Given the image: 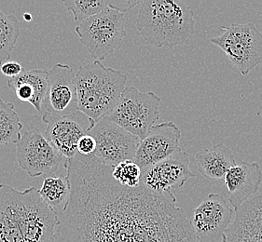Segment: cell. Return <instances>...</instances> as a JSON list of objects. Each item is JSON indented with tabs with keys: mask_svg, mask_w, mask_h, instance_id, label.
I'll use <instances>...</instances> for the list:
<instances>
[{
	"mask_svg": "<svg viewBox=\"0 0 262 242\" xmlns=\"http://www.w3.org/2000/svg\"><path fill=\"white\" fill-rule=\"evenodd\" d=\"M70 185L55 242H197L171 193L122 186L95 155L64 162Z\"/></svg>",
	"mask_w": 262,
	"mask_h": 242,
	"instance_id": "1",
	"label": "cell"
},
{
	"mask_svg": "<svg viewBox=\"0 0 262 242\" xmlns=\"http://www.w3.org/2000/svg\"><path fill=\"white\" fill-rule=\"evenodd\" d=\"M139 6L137 30L149 45L172 50L192 38L195 19L190 6L172 0H147Z\"/></svg>",
	"mask_w": 262,
	"mask_h": 242,
	"instance_id": "2",
	"label": "cell"
},
{
	"mask_svg": "<svg viewBox=\"0 0 262 242\" xmlns=\"http://www.w3.org/2000/svg\"><path fill=\"white\" fill-rule=\"evenodd\" d=\"M126 82L125 74L98 61L80 65L75 75L78 111L95 125L115 108Z\"/></svg>",
	"mask_w": 262,
	"mask_h": 242,
	"instance_id": "3",
	"label": "cell"
},
{
	"mask_svg": "<svg viewBox=\"0 0 262 242\" xmlns=\"http://www.w3.org/2000/svg\"><path fill=\"white\" fill-rule=\"evenodd\" d=\"M124 14L113 8L110 1L104 11L79 22L75 28L79 41L95 61H104L121 49L126 37Z\"/></svg>",
	"mask_w": 262,
	"mask_h": 242,
	"instance_id": "4",
	"label": "cell"
},
{
	"mask_svg": "<svg viewBox=\"0 0 262 242\" xmlns=\"http://www.w3.org/2000/svg\"><path fill=\"white\" fill-rule=\"evenodd\" d=\"M160 105L161 98L156 93L127 87L115 108L105 118L141 141L160 118Z\"/></svg>",
	"mask_w": 262,
	"mask_h": 242,
	"instance_id": "5",
	"label": "cell"
},
{
	"mask_svg": "<svg viewBox=\"0 0 262 242\" xmlns=\"http://www.w3.org/2000/svg\"><path fill=\"white\" fill-rule=\"evenodd\" d=\"M210 41L221 47L242 76L246 77L262 63V33L255 23H231Z\"/></svg>",
	"mask_w": 262,
	"mask_h": 242,
	"instance_id": "6",
	"label": "cell"
},
{
	"mask_svg": "<svg viewBox=\"0 0 262 242\" xmlns=\"http://www.w3.org/2000/svg\"><path fill=\"white\" fill-rule=\"evenodd\" d=\"M16 212L25 242H55L58 216L32 186L14 190Z\"/></svg>",
	"mask_w": 262,
	"mask_h": 242,
	"instance_id": "7",
	"label": "cell"
},
{
	"mask_svg": "<svg viewBox=\"0 0 262 242\" xmlns=\"http://www.w3.org/2000/svg\"><path fill=\"white\" fill-rule=\"evenodd\" d=\"M235 216L228 200L211 193L194 210L190 220L197 242H228L226 232Z\"/></svg>",
	"mask_w": 262,
	"mask_h": 242,
	"instance_id": "8",
	"label": "cell"
},
{
	"mask_svg": "<svg viewBox=\"0 0 262 242\" xmlns=\"http://www.w3.org/2000/svg\"><path fill=\"white\" fill-rule=\"evenodd\" d=\"M88 133L96 142L94 155L105 166L113 168L121 162L135 159L140 139L107 118L98 121Z\"/></svg>",
	"mask_w": 262,
	"mask_h": 242,
	"instance_id": "9",
	"label": "cell"
},
{
	"mask_svg": "<svg viewBox=\"0 0 262 242\" xmlns=\"http://www.w3.org/2000/svg\"><path fill=\"white\" fill-rule=\"evenodd\" d=\"M16 158L19 167L35 178L53 174L64 158L41 132L32 130L16 142Z\"/></svg>",
	"mask_w": 262,
	"mask_h": 242,
	"instance_id": "10",
	"label": "cell"
},
{
	"mask_svg": "<svg viewBox=\"0 0 262 242\" xmlns=\"http://www.w3.org/2000/svg\"><path fill=\"white\" fill-rule=\"evenodd\" d=\"M141 171L140 184L158 194L180 189L188 180L195 177L189 168V155L180 148L167 158Z\"/></svg>",
	"mask_w": 262,
	"mask_h": 242,
	"instance_id": "11",
	"label": "cell"
},
{
	"mask_svg": "<svg viewBox=\"0 0 262 242\" xmlns=\"http://www.w3.org/2000/svg\"><path fill=\"white\" fill-rule=\"evenodd\" d=\"M41 118L47 126L44 136L67 159L76 156L79 139L95 126L92 121L79 111L69 116H58L45 112Z\"/></svg>",
	"mask_w": 262,
	"mask_h": 242,
	"instance_id": "12",
	"label": "cell"
},
{
	"mask_svg": "<svg viewBox=\"0 0 262 242\" xmlns=\"http://www.w3.org/2000/svg\"><path fill=\"white\" fill-rule=\"evenodd\" d=\"M181 132L173 121L152 127L140 141L134 161L141 170L170 157L179 148Z\"/></svg>",
	"mask_w": 262,
	"mask_h": 242,
	"instance_id": "13",
	"label": "cell"
},
{
	"mask_svg": "<svg viewBox=\"0 0 262 242\" xmlns=\"http://www.w3.org/2000/svg\"><path fill=\"white\" fill-rule=\"evenodd\" d=\"M75 73L69 65L56 63L48 71L47 93L43 106L46 112L69 116L78 111Z\"/></svg>",
	"mask_w": 262,
	"mask_h": 242,
	"instance_id": "14",
	"label": "cell"
},
{
	"mask_svg": "<svg viewBox=\"0 0 262 242\" xmlns=\"http://www.w3.org/2000/svg\"><path fill=\"white\" fill-rule=\"evenodd\" d=\"M229 192L228 202L237 210L242 204L257 194L262 183V172L257 162L242 161L232 166L224 176Z\"/></svg>",
	"mask_w": 262,
	"mask_h": 242,
	"instance_id": "15",
	"label": "cell"
},
{
	"mask_svg": "<svg viewBox=\"0 0 262 242\" xmlns=\"http://www.w3.org/2000/svg\"><path fill=\"white\" fill-rule=\"evenodd\" d=\"M226 235L228 242H262V192L236 210Z\"/></svg>",
	"mask_w": 262,
	"mask_h": 242,
	"instance_id": "16",
	"label": "cell"
},
{
	"mask_svg": "<svg viewBox=\"0 0 262 242\" xmlns=\"http://www.w3.org/2000/svg\"><path fill=\"white\" fill-rule=\"evenodd\" d=\"M8 87L15 91L19 100L29 103L38 113H41L48 88V71L34 69L24 71L15 78L8 79Z\"/></svg>",
	"mask_w": 262,
	"mask_h": 242,
	"instance_id": "17",
	"label": "cell"
},
{
	"mask_svg": "<svg viewBox=\"0 0 262 242\" xmlns=\"http://www.w3.org/2000/svg\"><path fill=\"white\" fill-rule=\"evenodd\" d=\"M195 162L200 173L212 180L224 178L227 172L236 164L233 151L224 142L199 151L195 155Z\"/></svg>",
	"mask_w": 262,
	"mask_h": 242,
	"instance_id": "18",
	"label": "cell"
},
{
	"mask_svg": "<svg viewBox=\"0 0 262 242\" xmlns=\"http://www.w3.org/2000/svg\"><path fill=\"white\" fill-rule=\"evenodd\" d=\"M14 189L0 184V242H25L16 213Z\"/></svg>",
	"mask_w": 262,
	"mask_h": 242,
	"instance_id": "19",
	"label": "cell"
},
{
	"mask_svg": "<svg viewBox=\"0 0 262 242\" xmlns=\"http://www.w3.org/2000/svg\"><path fill=\"white\" fill-rule=\"evenodd\" d=\"M43 201L57 216L66 209L70 199L69 180L63 176H50L43 180L38 190Z\"/></svg>",
	"mask_w": 262,
	"mask_h": 242,
	"instance_id": "20",
	"label": "cell"
},
{
	"mask_svg": "<svg viewBox=\"0 0 262 242\" xmlns=\"http://www.w3.org/2000/svg\"><path fill=\"white\" fill-rule=\"evenodd\" d=\"M21 129L23 124L14 105L0 99V146L18 142Z\"/></svg>",
	"mask_w": 262,
	"mask_h": 242,
	"instance_id": "21",
	"label": "cell"
},
{
	"mask_svg": "<svg viewBox=\"0 0 262 242\" xmlns=\"http://www.w3.org/2000/svg\"><path fill=\"white\" fill-rule=\"evenodd\" d=\"M20 37L19 21L13 14L0 11V66L11 58V53Z\"/></svg>",
	"mask_w": 262,
	"mask_h": 242,
	"instance_id": "22",
	"label": "cell"
},
{
	"mask_svg": "<svg viewBox=\"0 0 262 242\" xmlns=\"http://www.w3.org/2000/svg\"><path fill=\"white\" fill-rule=\"evenodd\" d=\"M62 2L72 13L74 21L79 22L98 14L110 4V1L105 0H63Z\"/></svg>",
	"mask_w": 262,
	"mask_h": 242,
	"instance_id": "23",
	"label": "cell"
},
{
	"mask_svg": "<svg viewBox=\"0 0 262 242\" xmlns=\"http://www.w3.org/2000/svg\"><path fill=\"white\" fill-rule=\"evenodd\" d=\"M141 173V168L134 160H126L113 167L111 175L122 186L135 188L140 184Z\"/></svg>",
	"mask_w": 262,
	"mask_h": 242,
	"instance_id": "24",
	"label": "cell"
},
{
	"mask_svg": "<svg viewBox=\"0 0 262 242\" xmlns=\"http://www.w3.org/2000/svg\"><path fill=\"white\" fill-rule=\"evenodd\" d=\"M96 149V142L95 138L89 133L81 137L77 144L78 154L81 156H92L94 155Z\"/></svg>",
	"mask_w": 262,
	"mask_h": 242,
	"instance_id": "25",
	"label": "cell"
},
{
	"mask_svg": "<svg viewBox=\"0 0 262 242\" xmlns=\"http://www.w3.org/2000/svg\"><path fill=\"white\" fill-rule=\"evenodd\" d=\"M0 70L2 74L9 77L10 79H12L21 74L23 72V67L21 63H17L14 61H9L0 66Z\"/></svg>",
	"mask_w": 262,
	"mask_h": 242,
	"instance_id": "26",
	"label": "cell"
},
{
	"mask_svg": "<svg viewBox=\"0 0 262 242\" xmlns=\"http://www.w3.org/2000/svg\"><path fill=\"white\" fill-rule=\"evenodd\" d=\"M24 18H25L26 21H31V15H30L29 13H26V14L24 15Z\"/></svg>",
	"mask_w": 262,
	"mask_h": 242,
	"instance_id": "27",
	"label": "cell"
}]
</instances>
